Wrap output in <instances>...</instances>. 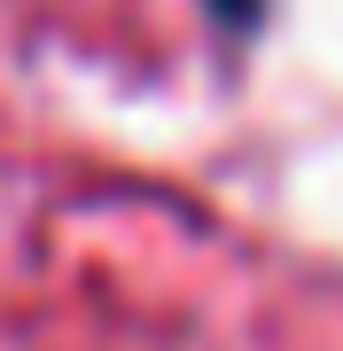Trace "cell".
Segmentation results:
<instances>
[{
    "mask_svg": "<svg viewBox=\"0 0 343 351\" xmlns=\"http://www.w3.org/2000/svg\"><path fill=\"white\" fill-rule=\"evenodd\" d=\"M218 8H227V16H234V24H250V0H218Z\"/></svg>",
    "mask_w": 343,
    "mask_h": 351,
    "instance_id": "6da1fadb",
    "label": "cell"
}]
</instances>
